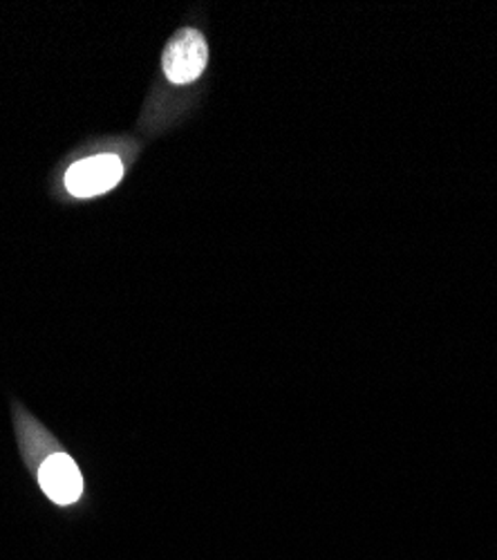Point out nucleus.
Here are the masks:
<instances>
[{
	"instance_id": "f257e3e1",
	"label": "nucleus",
	"mask_w": 497,
	"mask_h": 560,
	"mask_svg": "<svg viewBox=\"0 0 497 560\" xmlns=\"http://www.w3.org/2000/svg\"><path fill=\"white\" fill-rule=\"evenodd\" d=\"M209 61V48L204 36L193 30H179L166 45L162 68L168 81L173 83H191L196 81Z\"/></svg>"
},
{
	"instance_id": "f03ea898",
	"label": "nucleus",
	"mask_w": 497,
	"mask_h": 560,
	"mask_svg": "<svg viewBox=\"0 0 497 560\" xmlns=\"http://www.w3.org/2000/svg\"><path fill=\"white\" fill-rule=\"evenodd\" d=\"M123 162L117 155H95L72 164L66 173V189L74 198H95L113 191L123 177Z\"/></svg>"
},
{
	"instance_id": "7ed1b4c3",
	"label": "nucleus",
	"mask_w": 497,
	"mask_h": 560,
	"mask_svg": "<svg viewBox=\"0 0 497 560\" xmlns=\"http://www.w3.org/2000/svg\"><path fill=\"white\" fill-rule=\"evenodd\" d=\"M38 485L61 506H70L83 495V476L68 453H55L38 466Z\"/></svg>"
}]
</instances>
